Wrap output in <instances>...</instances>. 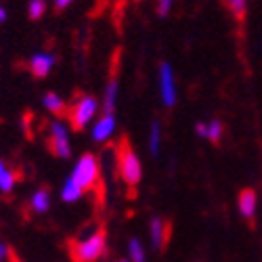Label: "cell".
Returning a JSON list of instances; mask_svg holds the SVG:
<instances>
[{
    "instance_id": "cell-6",
    "label": "cell",
    "mask_w": 262,
    "mask_h": 262,
    "mask_svg": "<svg viewBox=\"0 0 262 262\" xmlns=\"http://www.w3.org/2000/svg\"><path fill=\"white\" fill-rule=\"evenodd\" d=\"M158 93H160V101L166 109L177 107L179 86H177V76H174V68L170 61H162L158 68Z\"/></svg>"
},
{
    "instance_id": "cell-21",
    "label": "cell",
    "mask_w": 262,
    "mask_h": 262,
    "mask_svg": "<svg viewBox=\"0 0 262 262\" xmlns=\"http://www.w3.org/2000/svg\"><path fill=\"white\" fill-rule=\"evenodd\" d=\"M195 135H198L200 139H206L208 141V122H195Z\"/></svg>"
},
{
    "instance_id": "cell-2",
    "label": "cell",
    "mask_w": 262,
    "mask_h": 262,
    "mask_svg": "<svg viewBox=\"0 0 262 262\" xmlns=\"http://www.w3.org/2000/svg\"><path fill=\"white\" fill-rule=\"evenodd\" d=\"M99 112H101V101L95 97V95H80L76 101H72L68 105V124L72 130L76 133H82V130L91 128V124L99 118Z\"/></svg>"
},
{
    "instance_id": "cell-10",
    "label": "cell",
    "mask_w": 262,
    "mask_h": 262,
    "mask_svg": "<svg viewBox=\"0 0 262 262\" xmlns=\"http://www.w3.org/2000/svg\"><path fill=\"white\" fill-rule=\"evenodd\" d=\"M118 99H120V78L118 74H112L101 93V114H116Z\"/></svg>"
},
{
    "instance_id": "cell-3",
    "label": "cell",
    "mask_w": 262,
    "mask_h": 262,
    "mask_svg": "<svg viewBox=\"0 0 262 262\" xmlns=\"http://www.w3.org/2000/svg\"><path fill=\"white\" fill-rule=\"evenodd\" d=\"M118 174L128 189H137L143 181V162L128 143H122L118 151Z\"/></svg>"
},
{
    "instance_id": "cell-7",
    "label": "cell",
    "mask_w": 262,
    "mask_h": 262,
    "mask_svg": "<svg viewBox=\"0 0 262 262\" xmlns=\"http://www.w3.org/2000/svg\"><path fill=\"white\" fill-rule=\"evenodd\" d=\"M116 130H118V118L116 114H101L89 128V133H91V141L93 143H107L109 139H112L116 135Z\"/></svg>"
},
{
    "instance_id": "cell-11",
    "label": "cell",
    "mask_w": 262,
    "mask_h": 262,
    "mask_svg": "<svg viewBox=\"0 0 262 262\" xmlns=\"http://www.w3.org/2000/svg\"><path fill=\"white\" fill-rule=\"evenodd\" d=\"M40 105L53 118H63L65 114H68V103H65V99L55 91H49V93L42 95L40 97Z\"/></svg>"
},
{
    "instance_id": "cell-19",
    "label": "cell",
    "mask_w": 262,
    "mask_h": 262,
    "mask_svg": "<svg viewBox=\"0 0 262 262\" xmlns=\"http://www.w3.org/2000/svg\"><path fill=\"white\" fill-rule=\"evenodd\" d=\"M221 139H223V122L214 118V120L208 122V141L218 145V143H221Z\"/></svg>"
},
{
    "instance_id": "cell-18",
    "label": "cell",
    "mask_w": 262,
    "mask_h": 262,
    "mask_svg": "<svg viewBox=\"0 0 262 262\" xmlns=\"http://www.w3.org/2000/svg\"><path fill=\"white\" fill-rule=\"evenodd\" d=\"M49 11V3L47 0H30L28 3V19L30 21H40Z\"/></svg>"
},
{
    "instance_id": "cell-24",
    "label": "cell",
    "mask_w": 262,
    "mask_h": 262,
    "mask_svg": "<svg viewBox=\"0 0 262 262\" xmlns=\"http://www.w3.org/2000/svg\"><path fill=\"white\" fill-rule=\"evenodd\" d=\"M7 19H9V11L5 5H0V24H7Z\"/></svg>"
},
{
    "instance_id": "cell-12",
    "label": "cell",
    "mask_w": 262,
    "mask_h": 262,
    "mask_svg": "<svg viewBox=\"0 0 262 262\" xmlns=\"http://www.w3.org/2000/svg\"><path fill=\"white\" fill-rule=\"evenodd\" d=\"M256 208H258V198L254 189H244L237 198V210L246 221H254L256 216Z\"/></svg>"
},
{
    "instance_id": "cell-20",
    "label": "cell",
    "mask_w": 262,
    "mask_h": 262,
    "mask_svg": "<svg viewBox=\"0 0 262 262\" xmlns=\"http://www.w3.org/2000/svg\"><path fill=\"white\" fill-rule=\"evenodd\" d=\"M174 7V0H156V13L158 17H168Z\"/></svg>"
},
{
    "instance_id": "cell-9",
    "label": "cell",
    "mask_w": 262,
    "mask_h": 262,
    "mask_svg": "<svg viewBox=\"0 0 262 262\" xmlns=\"http://www.w3.org/2000/svg\"><path fill=\"white\" fill-rule=\"evenodd\" d=\"M170 239V223L164 216L154 214L149 218V242H151V250L162 252Z\"/></svg>"
},
{
    "instance_id": "cell-22",
    "label": "cell",
    "mask_w": 262,
    "mask_h": 262,
    "mask_svg": "<svg viewBox=\"0 0 262 262\" xmlns=\"http://www.w3.org/2000/svg\"><path fill=\"white\" fill-rule=\"evenodd\" d=\"M74 3H76V0H53V9L57 13H63L65 9H70Z\"/></svg>"
},
{
    "instance_id": "cell-4",
    "label": "cell",
    "mask_w": 262,
    "mask_h": 262,
    "mask_svg": "<svg viewBox=\"0 0 262 262\" xmlns=\"http://www.w3.org/2000/svg\"><path fill=\"white\" fill-rule=\"evenodd\" d=\"M70 179L84 193L95 189L99 185V181H101V162H99V158L95 154H82L76 160V164H74V168L70 172Z\"/></svg>"
},
{
    "instance_id": "cell-25",
    "label": "cell",
    "mask_w": 262,
    "mask_h": 262,
    "mask_svg": "<svg viewBox=\"0 0 262 262\" xmlns=\"http://www.w3.org/2000/svg\"><path fill=\"white\" fill-rule=\"evenodd\" d=\"M118 262H130V260H128V258H122V260H118Z\"/></svg>"
},
{
    "instance_id": "cell-1",
    "label": "cell",
    "mask_w": 262,
    "mask_h": 262,
    "mask_svg": "<svg viewBox=\"0 0 262 262\" xmlns=\"http://www.w3.org/2000/svg\"><path fill=\"white\" fill-rule=\"evenodd\" d=\"M105 254H107V231L103 227L86 231L70 246V256L74 262H97L105 258Z\"/></svg>"
},
{
    "instance_id": "cell-14",
    "label": "cell",
    "mask_w": 262,
    "mask_h": 262,
    "mask_svg": "<svg viewBox=\"0 0 262 262\" xmlns=\"http://www.w3.org/2000/svg\"><path fill=\"white\" fill-rule=\"evenodd\" d=\"M162 139H164L162 122L154 120L149 124V135H147V149H149L151 158H160V154H162Z\"/></svg>"
},
{
    "instance_id": "cell-23",
    "label": "cell",
    "mask_w": 262,
    "mask_h": 262,
    "mask_svg": "<svg viewBox=\"0 0 262 262\" xmlns=\"http://www.w3.org/2000/svg\"><path fill=\"white\" fill-rule=\"evenodd\" d=\"M9 254H11V250H9L7 242H5V239H0V262H5L9 258Z\"/></svg>"
},
{
    "instance_id": "cell-13",
    "label": "cell",
    "mask_w": 262,
    "mask_h": 262,
    "mask_svg": "<svg viewBox=\"0 0 262 262\" xmlns=\"http://www.w3.org/2000/svg\"><path fill=\"white\" fill-rule=\"evenodd\" d=\"M53 206V195L47 187H38L32 195H30V208L34 214H47Z\"/></svg>"
},
{
    "instance_id": "cell-8",
    "label": "cell",
    "mask_w": 262,
    "mask_h": 262,
    "mask_svg": "<svg viewBox=\"0 0 262 262\" xmlns=\"http://www.w3.org/2000/svg\"><path fill=\"white\" fill-rule=\"evenodd\" d=\"M57 65V55L51 51H38L28 59V72L36 80H45Z\"/></svg>"
},
{
    "instance_id": "cell-16",
    "label": "cell",
    "mask_w": 262,
    "mask_h": 262,
    "mask_svg": "<svg viewBox=\"0 0 262 262\" xmlns=\"http://www.w3.org/2000/svg\"><path fill=\"white\" fill-rule=\"evenodd\" d=\"M17 185V172L0 158V193L9 195Z\"/></svg>"
},
{
    "instance_id": "cell-15",
    "label": "cell",
    "mask_w": 262,
    "mask_h": 262,
    "mask_svg": "<svg viewBox=\"0 0 262 262\" xmlns=\"http://www.w3.org/2000/svg\"><path fill=\"white\" fill-rule=\"evenodd\" d=\"M82 198H84V191L70 179V174H68V177H65V181L61 183L59 200H61L63 204H78Z\"/></svg>"
},
{
    "instance_id": "cell-17",
    "label": "cell",
    "mask_w": 262,
    "mask_h": 262,
    "mask_svg": "<svg viewBox=\"0 0 262 262\" xmlns=\"http://www.w3.org/2000/svg\"><path fill=\"white\" fill-rule=\"evenodd\" d=\"M126 258L130 262H147V250L139 237H130L126 244Z\"/></svg>"
},
{
    "instance_id": "cell-5",
    "label": "cell",
    "mask_w": 262,
    "mask_h": 262,
    "mask_svg": "<svg viewBox=\"0 0 262 262\" xmlns=\"http://www.w3.org/2000/svg\"><path fill=\"white\" fill-rule=\"evenodd\" d=\"M49 149L51 154L59 160H70L74 149H72V128L70 124L61 120V118H55L51 120V126H49Z\"/></svg>"
}]
</instances>
